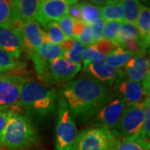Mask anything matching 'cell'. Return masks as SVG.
<instances>
[{
  "label": "cell",
  "mask_w": 150,
  "mask_h": 150,
  "mask_svg": "<svg viewBox=\"0 0 150 150\" xmlns=\"http://www.w3.org/2000/svg\"><path fill=\"white\" fill-rule=\"evenodd\" d=\"M123 8V21L136 25L142 4L136 0L120 1Z\"/></svg>",
  "instance_id": "obj_24"
},
{
  "label": "cell",
  "mask_w": 150,
  "mask_h": 150,
  "mask_svg": "<svg viewBox=\"0 0 150 150\" xmlns=\"http://www.w3.org/2000/svg\"><path fill=\"white\" fill-rule=\"evenodd\" d=\"M67 15L70 17L75 22L82 21L80 8H79V4L78 1H70L69 0Z\"/></svg>",
  "instance_id": "obj_36"
},
{
  "label": "cell",
  "mask_w": 150,
  "mask_h": 150,
  "mask_svg": "<svg viewBox=\"0 0 150 150\" xmlns=\"http://www.w3.org/2000/svg\"><path fill=\"white\" fill-rule=\"evenodd\" d=\"M145 105L149 106L150 107V93H149V94L147 95L146 100H145Z\"/></svg>",
  "instance_id": "obj_41"
},
{
  "label": "cell",
  "mask_w": 150,
  "mask_h": 150,
  "mask_svg": "<svg viewBox=\"0 0 150 150\" xmlns=\"http://www.w3.org/2000/svg\"><path fill=\"white\" fill-rule=\"evenodd\" d=\"M84 65V71L88 73L100 83L107 87L111 86L117 80L120 74V70L116 69L103 63H88Z\"/></svg>",
  "instance_id": "obj_15"
},
{
  "label": "cell",
  "mask_w": 150,
  "mask_h": 150,
  "mask_svg": "<svg viewBox=\"0 0 150 150\" xmlns=\"http://www.w3.org/2000/svg\"><path fill=\"white\" fill-rule=\"evenodd\" d=\"M46 35L48 42L56 45H60L63 42L68 39L64 33L61 30L57 21H51L45 25Z\"/></svg>",
  "instance_id": "obj_28"
},
{
  "label": "cell",
  "mask_w": 150,
  "mask_h": 150,
  "mask_svg": "<svg viewBox=\"0 0 150 150\" xmlns=\"http://www.w3.org/2000/svg\"><path fill=\"white\" fill-rule=\"evenodd\" d=\"M18 16L21 22L36 20L40 1L38 0H16L12 1Z\"/></svg>",
  "instance_id": "obj_17"
},
{
  "label": "cell",
  "mask_w": 150,
  "mask_h": 150,
  "mask_svg": "<svg viewBox=\"0 0 150 150\" xmlns=\"http://www.w3.org/2000/svg\"><path fill=\"white\" fill-rule=\"evenodd\" d=\"M56 98L54 88H48L36 81L27 80L22 88L20 105L30 118H42L54 112Z\"/></svg>",
  "instance_id": "obj_2"
},
{
  "label": "cell",
  "mask_w": 150,
  "mask_h": 150,
  "mask_svg": "<svg viewBox=\"0 0 150 150\" xmlns=\"http://www.w3.org/2000/svg\"><path fill=\"white\" fill-rule=\"evenodd\" d=\"M127 103L121 97H111L99 111L93 117L91 126L93 128H101L108 130L117 124L126 108Z\"/></svg>",
  "instance_id": "obj_8"
},
{
  "label": "cell",
  "mask_w": 150,
  "mask_h": 150,
  "mask_svg": "<svg viewBox=\"0 0 150 150\" xmlns=\"http://www.w3.org/2000/svg\"><path fill=\"white\" fill-rule=\"evenodd\" d=\"M121 23L119 22H106L103 33V38L107 39L115 46L118 38Z\"/></svg>",
  "instance_id": "obj_30"
},
{
  "label": "cell",
  "mask_w": 150,
  "mask_h": 150,
  "mask_svg": "<svg viewBox=\"0 0 150 150\" xmlns=\"http://www.w3.org/2000/svg\"><path fill=\"white\" fill-rule=\"evenodd\" d=\"M149 70L150 59L144 53L132 57L124 66L122 74L127 79L139 83L144 80Z\"/></svg>",
  "instance_id": "obj_13"
},
{
  "label": "cell",
  "mask_w": 150,
  "mask_h": 150,
  "mask_svg": "<svg viewBox=\"0 0 150 150\" xmlns=\"http://www.w3.org/2000/svg\"><path fill=\"white\" fill-rule=\"evenodd\" d=\"M149 54H150V48H149Z\"/></svg>",
  "instance_id": "obj_43"
},
{
  "label": "cell",
  "mask_w": 150,
  "mask_h": 150,
  "mask_svg": "<svg viewBox=\"0 0 150 150\" xmlns=\"http://www.w3.org/2000/svg\"><path fill=\"white\" fill-rule=\"evenodd\" d=\"M116 46L107 39H101L83 51L82 57L83 64L88 63H103L108 55L112 52Z\"/></svg>",
  "instance_id": "obj_16"
},
{
  "label": "cell",
  "mask_w": 150,
  "mask_h": 150,
  "mask_svg": "<svg viewBox=\"0 0 150 150\" xmlns=\"http://www.w3.org/2000/svg\"><path fill=\"white\" fill-rule=\"evenodd\" d=\"M111 97L108 87L90 76L78 78L62 89L72 117L82 122L93 118Z\"/></svg>",
  "instance_id": "obj_1"
},
{
  "label": "cell",
  "mask_w": 150,
  "mask_h": 150,
  "mask_svg": "<svg viewBox=\"0 0 150 150\" xmlns=\"http://www.w3.org/2000/svg\"><path fill=\"white\" fill-rule=\"evenodd\" d=\"M18 29L21 33L25 48L29 52L35 51L43 43L48 42L46 33L36 20L23 22Z\"/></svg>",
  "instance_id": "obj_11"
},
{
  "label": "cell",
  "mask_w": 150,
  "mask_h": 150,
  "mask_svg": "<svg viewBox=\"0 0 150 150\" xmlns=\"http://www.w3.org/2000/svg\"><path fill=\"white\" fill-rule=\"evenodd\" d=\"M21 75L7 74L0 77V109L6 112H18L20 105V95L26 83Z\"/></svg>",
  "instance_id": "obj_7"
},
{
  "label": "cell",
  "mask_w": 150,
  "mask_h": 150,
  "mask_svg": "<svg viewBox=\"0 0 150 150\" xmlns=\"http://www.w3.org/2000/svg\"><path fill=\"white\" fill-rule=\"evenodd\" d=\"M113 150H150V139L142 133L120 140Z\"/></svg>",
  "instance_id": "obj_20"
},
{
  "label": "cell",
  "mask_w": 150,
  "mask_h": 150,
  "mask_svg": "<svg viewBox=\"0 0 150 150\" xmlns=\"http://www.w3.org/2000/svg\"><path fill=\"white\" fill-rule=\"evenodd\" d=\"M30 54V58L32 59L33 62L34 64V67H35V70L38 72V74L42 76H45L48 74V62L43 60L42 58H40L38 55L35 51H32V52H29Z\"/></svg>",
  "instance_id": "obj_34"
},
{
  "label": "cell",
  "mask_w": 150,
  "mask_h": 150,
  "mask_svg": "<svg viewBox=\"0 0 150 150\" xmlns=\"http://www.w3.org/2000/svg\"><path fill=\"white\" fill-rule=\"evenodd\" d=\"M105 24H106V21L103 18H99L96 21L90 24L92 34H93V39L94 43L103 39V33Z\"/></svg>",
  "instance_id": "obj_35"
},
{
  "label": "cell",
  "mask_w": 150,
  "mask_h": 150,
  "mask_svg": "<svg viewBox=\"0 0 150 150\" xmlns=\"http://www.w3.org/2000/svg\"><path fill=\"white\" fill-rule=\"evenodd\" d=\"M8 112H6V111L0 109V146H1L2 135H3L4 128H5L7 121H8Z\"/></svg>",
  "instance_id": "obj_38"
},
{
  "label": "cell",
  "mask_w": 150,
  "mask_h": 150,
  "mask_svg": "<svg viewBox=\"0 0 150 150\" xmlns=\"http://www.w3.org/2000/svg\"><path fill=\"white\" fill-rule=\"evenodd\" d=\"M35 53L43 60L50 62L57 58L64 56V50L59 45L45 42L35 50Z\"/></svg>",
  "instance_id": "obj_26"
},
{
  "label": "cell",
  "mask_w": 150,
  "mask_h": 150,
  "mask_svg": "<svg viewBox=\"0 0 150 150\" xmlns=\"http://www.w3.org/2000/svg\"><path fill=\"white\" fill-rule=\"evenodd\" d=\"M17 63L10 54L0 48V72L5 73L13 70L16 67Z\"/></svg>",
  "instance_id": "obj_31"
},
{
  "label": "cell",
  "mask_w": 150,
  "mask_h": 150,
  "mask_svg": "<svg viewBox=\"0 0 150 150\" xmlns=\"http://www.w3.org/2000/svg\"><path fill=\"white\" fill-rule=\"evenodd\" d=\"M115 91L127 104L145 103L147 95L142 84L127 79L121 71L115 81Z\"/></svg>",
  "instance_id": "obj_9"
},
{
  "label": "cell",
  "mask_w": 150,
  "mask_h": 150,
  "mask_svg": "<svg viewBox=\"0 0 150 150\" xmlns=\"http://www.w3.org/2000/svg\"><path fill=\"white\" fill-rule=\"evenodd\" d=\"M79 4L80 8L82 22L90 25L99 18H102L99 6L88 2H79Z\"/></svg>",
  "instance_id": "obj_25"
},
{
  "label": "cell",
  "mask_w": 150,
  "mask_h": 150,
  "mask_svg": "<svg viewBox=\"0 0 150 150\" xmlns=\"http://www.w3.org/2000/svg\"><path fill=\"white\" fill-rule=\"evenodd\" d=\"M136 26L139 33L140 38L143 39L146 36L150 28V8L149 7L142 4Z\"/></svg>",
  "instance_id": "obj_29"
},
{
  "label": "cell",
  "mask_w": 150,
  "mask_h": 150,
  "mask_svg": "<svg viewBox=\"0 0 150 150\" xmlns=\"http://www.w3.org/2000/svg\"><path fill=\"white\" fill-rule=\"evenodd\" d=\"M78 135L74 120L64 98H60L58 106V121L56 127V150H70Z\"/></svg>",
  "instance_id": "obj_6"
},
{
  "label": "cell",
  "mask_w": 150,
  "mask_h": 150,
  "mask_svg": "<svg viewBox=\"0 0 150 150\" xmlns=\"http://www.w3.org/2000/svg\"><path fill=\"white\" fill-rule=\"evenodd\" d=\"M137 38H140L139 33L137 28V26L129 23L122 22L115 46L120 47L123 43L130 39H137Z\"/></svg>",
  "instance_id": "obj_27"
},
{
  "label": "cell",
  "mask_w": 150,
  "mask_h": 150,
  "mask_svg": "<svg viewBox=\"0 0 150 150\" xmlns=\"http://www.w3.org/2000/svg\"><path fill=\"white\" fill-rule=\"evenodd\" d=\"M64 50V58L71 62L81 64L83 62L82 53L86 48L84 45L75 40L74 38H68L59 45Z\"/></svg>",
  "instance_id": "obj_19"
},
{
  "label": "cell",
  "mask_w": 150,
  "mask_h": 150,
  "mask_svg": "<svg viewBox=\"0 0 150 150\" xmlns=\"http://www.w3.org/2000/svg\"><path fill=\"white\" fill-rule=\"evenodd\" d=\"M142 86H143L145 93H146V95L150 93V70L149 71L144 80L142 82Z\"/></svg>",
  "instance_id": "obj_39"
},
{
  "label": "cell",
  "mask_w": 150,
  "mask_h": 150,
  "mask_svg": "<svg viewBox=\"0 0 150 150\" xmlns=\"http://www.w3.org/2000/svg\"><path fill=\"white\" fill-rule=\"evenodd\" d=\"M143 132L145 136L150 139V107L145 105L144 107V126Z\"/></svg>",
  "instance_id": "obj_37"
},
{
  "label": "cell",
  "mask_w": 150,
  "mask_h": 150,
  "mask_svg": "<svg viewBox=\"0 0 150 150\" xmlns=\"http://www.w3.org/2000/svg\"><path fill=\"white\" fill-rule=\"evenodd\" d=\"M74 38L84 45L86 48L94 43L90 25L82 21L74 23Z\"/></svg>",
  "instance_id": "obj_23"
},
{
  "label": "cell",
  "mask_w": 150,
  "mask_h": 150,
  "mask_svg": "<svg viewBox=\"0 0 150 150\" xmlns=\"http://www.w3.org/2000/svg\"><path fill=\"white\" fill-rule=\"evenodd\" d=\"M145 103L127 104L117 124L110 131L118 140L142 134Z\"/></svg>",
  "instance_id": "obj_5"
},
{
  "label": "cell",
  "mask_w": 150,
  "mask_h": 150,
  "mask_svg": "<svg viewBox=\"0 0 150 150\" xmlns=\"http://www.w3.org/2000/svg\"><path fill=\"white\" fill-rule=\"evenodd\" d=\"M69 0H43L40 1L36 21L45 27L51 21H58L67 15Z\"/></svg>",
  "instance_id": "obj_10"
},
{
  "label": "cell",
  "mask_w": 150,
  "mask_h": 150,
  "mask_svg": "<svg viewBox=\"0 0 150 150\" xmlns=\"http://www.w3.org/2000/svg\"><path fill=\"white\" fill-rule=\"evenodd\" d=\"M136 54L130 53L129 51L120 48L116 47L110 54L108 55L104 63L112 68L118 69L124 67L127 64L130 59Z\"/></svg>",
  "instance_id": "obj_22"
},
{
  "label": "cell",
  "mask_w": 150,
  "mask_h": 150,
  "mask_svg": "<svg viewBox=\"0 0 150 150\" xmlns=\"http://www.w3.org/2000/svg\"><path fill=\"white\" fill-rule=\"evenodd\" d=\"M59 27L68 38H74V26L75 21H74L68 15L61 18L58 20Z\"/></svg>",
  "instance_id": "obj_33"
},
{
  "label": "cell",
  "mask_w": 150,
  "mask_h": 150,
  "mask_svg": "<svg viewBox=\"0 0 150 150\" xmlns=\"http://www.w3.org/2000/svg\"><path fill=\"white\" fill-rule=\"evenodd\" d=\"M0 48L13 59H18L25 48L23 38L18 28L0 26Z\"/></svg>",
  "instance_id": "obj_12"
},
{
  "label": "cell",
  "mask_w": 150,
  "mask_h": 150,
  "mask_svg": "<svg viewBox=\"0 0 150 150\" xmlns=\"http://www.w3.org/2000/svg\"><path fill=\"white\" fill-rule=\"evenodd\" d=\"M142 40H143V42L144 43L146 47L149 46L150 45V28H149V31H148V33H147V34H146V36H145Z\"/></svg>",
  "instance_id": "obj_40"
},
{
  "label": "cell",
  "mask_w": 150,
  "mask_h": 150,
  "mask_svg": "<svg viewBox=\"0 0 150 150\" xmlns=\"http://www.w3.org/2000/svg\"><path fill=\"white\" fill-rule=\"evenodd\" d=\"M101 17L106 22L123 21V8L120 1H108L100 7Z\"/></svg>",
  "instance_id": "obj_21"
},
{
  "label": "cell",
  "mask_w": 150,
  "mask_h": 150,
  "mask_svg": "<svg viewBox=\"0 0 150 150\" xmlns=\"http://www.w3.org/2000/svg\"><path fill=\"white\" fill-rule=\"evenodd\" d=\"M49 68L50 73L55 80L60 83H65L73 79L79 73L81 64L61 57L50 61Z\"/></svg>",
  "instance_id": "obj_14"
},
{
  "label": "cell",
  "mask_w": 150,
  "mask_h": 150,
  "mask_svg": "<svg viewBox=\"0 0 150 150\" xmlns=\"http://www.w3.org/2000/svg\"><path fill=\"white\" fill-rule=\"evenodd\" d=\"M35 140V130L29 119L18 112H8L1 146L7 150H27Z\"/></svg>",
  "instance_id": "obj_3"
},
{
  "label": "cell",
  "mask_w": 150,
  "mask_h": 150,
  "mask_svg": "<svg viewBox=\"0 0 150 150\" xmlns=\"http://www.w3.org/2000/svg\"><path fill=\"white\" fill-rule=\"evenodd\" d=\"M1 74H2V73H1V72H0V77H1Z\"/></svg>",
  "instance_id": "obj_42"
},
{
  "label": "cell",
  "mask_w": 150,
  "mask_h": 150,
  "mask_svg": "<svg viewBox=\"0 0 150 150\" xmlns=\"http://www.w3.org/2000/svg\"><path fill=\"white\" fill-rule=\"evenodd\" d=\"M120 48L134 54H144L147 47L145 46L144 43L141 38H137V39H130L129 41L125 42L120 46Z\"/></svg>",
  "instance_id": "obj_32"
},
{
  "label": "cell",
  "mask_w": 150,
  "mask_h": 150,
  "mask_svg": "<svg viewBox=\"0 0 150 150\" xmlns=\"http://www.w3.org/2000/svg\"><path fill=\"white\" fill-rule=\"evenodd\" d=\"M21 23L12 1L0 0V26L18 28Z\"/></svg>",
  "instance_id": "obj_18"
},
{
  "label": "cell",
  "mask_w": 150,
  "mask_h": 150,
  "mask_svg": "<svg viewBox=\"0 0 150 150\" xmlns=\"http://www.w3.org/2000/svg\"><path fill=\"white\" fill-rule=\"evenodd\" d=\"M119 141L108 129L90 127L77 135L70 150H113Z\"/></svg>",
  "instance_id": "obj_4"
}]
</instances>
